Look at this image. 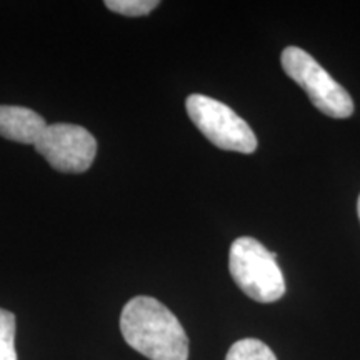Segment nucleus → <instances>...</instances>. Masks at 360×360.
<instances>
[{"instance_id":"obj_7","label":"nucleus","mask_w":360,"mask_h":360,"mask_svg":"<svg viewBox=\"0 0 360 360\" xmlns=\"http://www.w3.org/2000/svg\"><path fill=\"white\" fill-rule=\"evenodd\" d=\"M225 360H277V357L262 340L242 339L229 349Z\"/></svg>"},{"instance_id":"obj_5","label":"nucleus","mask_w":360,"mask_h":360,"mask_svg":"<svg viewBox=\"0 0 360 360\" xmlns=\"http://www.w3.org/2000/svg\"><path fill=\"white\" fill-rule=\"evenodd\" d=\"M35 150L58 172L82 174L97 155V141L89 130L74 124L47 125Z\"/></svg>"},{"instance_id":"obj_6","label":"nucleus","mask_w":360,"mask_h":360,"mask_svg":"<svg viewBox=\"0 0 360 360\" xmlns=\"http://www.w3.org/2000/svg\"><path fill=\"white\" fill-rule=\"evenodd\" d=\"M47 129L37 112L20 105H0V135L7 141L35 146Z\"/></svg>"},{"instance_id":"obj_1","label":"nucleus","mask_w":360,"mask_h":360,"mask_svg":"<svg viewBox=\"0 0 360 360\" xmlns=\"http://www.w3.org/2000/svg\"><path fill=\"white\" fill-rule=\"evenodd\" d=\"M120 332L134 350L150 360H188V339L179 319L154 297L130 299Z\"/></svg>"},{"instance_id":"obj_2","label":"nucleus","mask_w":360,"mask_h":360,"mask_svg":"<svg viewBox=\"0 0 360 360\" xmlns=\"http://www.w3.org/2000/svg\"><path fill=\"white\" fill-rule=\"evenodd\" d=\"M233 282L247 297L260 304H272L285 294V281L277 255L254 237H238L229 254Z\"/></svg>"},{"instance_id":"obj_9","label":"nucleus","mask_w":360,"mask_h":360,"mask_svg":"<svg viewBox=\"0 0 360 360\" xmlns=\"http://www.w3.org/2000/svg\"><path fill=\"white\" fill-rule=\"evenodd\" d=\"M105 7L127 17H142L159 7L157 0H107Z\"/></svg>"},{"instance_id":"obj_4","label":"nucleus","mask_w":360,"mask_h":360,"mask_svg":"<svg viewBox=\"0 0 360 360\" xmlns=\"http://www.w3.org/2000/svg\"><path fill=\"white\" fill-rule=\"evenodd\" d=\"M186 109L195 127L215 147L240 154H252L257 150L254 130L225 103L212 97L192 94L187 97Z\"/></svg>"},{"instance_id":"obj_8","label":"nucleus","mask_w":360,"mask_h":360,"mask_svg":"<svg viewBox=\"0 0 360 360\" xmlns=\"http://www.w3.org/2000/svg\"><path fill=\"white\" fill-rule=\"evenodd\" d=\"M0 360H17L15 315L0 309Z\"/></svg>"},{"instance_id":"obj_3","label":"nucleus","mask_w":360,"mask_h":360,"mask_svg":"<svg viewBox=\"0 0 360 360\" xmlns=\"http://www.w3.org/2000/svg\"><path fill=\"white\" fill-rule=\"evenodd\" d=\"M281 62L285 74L304 89L315 109L334 119H347L354 114L350 94L309 52L290 45L282 52Z\"/></svg>"},{"instance_id":"obj_10","label":"nucleus","mask_w":360,"mask_h":360,"mask_svg":"<svg viewBox=\"0 0 360 360\" xmlns=\"http://www.w3.org/2000/svg\"><path fill=\"white\" fill-rule=\"evenodd\" d=\"M357 214H359V219H360V195H359V200H357Z\"/></svg>"}]
</instances>
